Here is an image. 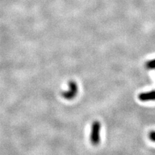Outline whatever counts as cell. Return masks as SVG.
<instances>
[{"label":"cell","mask_w":155,"mask_h":155,"mask_svg":"<svg viewBox=\"0 0 155 155\" xmlns=\"http://www.w3.org/2000/svg\"><path fill=\"white\" fill-rule=\"evenodd\" d=\"M100 131L101 124L98 121H94L91 126V131L90 140L91 142L93 145H97L100 142Z\"/></svg>","instance_id":"cell-1"},{"label":"cell","mask_w":155,"mask_h":155,"mask_svg":"<svg viewBox=\"0 0 155 155\" xmlns=\"http://www.w3.org/2000/svg\"><path fill=\"white\" fill-rule=\"evenodd\" d=\"M78 93V87L74 81L69 82V90L62 93V96L67 100H73Z\"/></svg>","instance_id":"cell-2"},{"label":"cell","mask_w":155,"mask_h":155,"mask_svg":"<svg viewBox=\"0 0 155 155\" xmlns=\"http://www.w3.org/2000/svg\"><path fill=\"white\" fill-rule=\"evenodd\" d=\"M138 98L139 100L141 101H155V90L140 93L138 95Z\"/></svg>","instance_id":"cell-3"},{"label":"cell","mask_w":155,"mask_h":155,"mask_svg":"<svg viewBox=\"0 0 155 155\" xmlns=\"http://www.w3.org/2000/svg\"><path fill=\"white\" fill-rule=\"evenodd\" d=\"M145 66L148 69H155V58L153 60L148 61Z\"/></svg>","instance_id":"cell-4"},{"label":"cell","mask_w":155,"mask_h":155,"mask_svg":"<svg viewBox=\"0 0 155 155\" xmlns=\"http://www.w3.org/2000/svg\"><path fill=\"white\" fill-rule=\"evenodd\" d=\"M149 137L151 141L155 142V130H152V131L149 133Z\"/></svg>","instance_id":"cell-5"}]
</instances>
